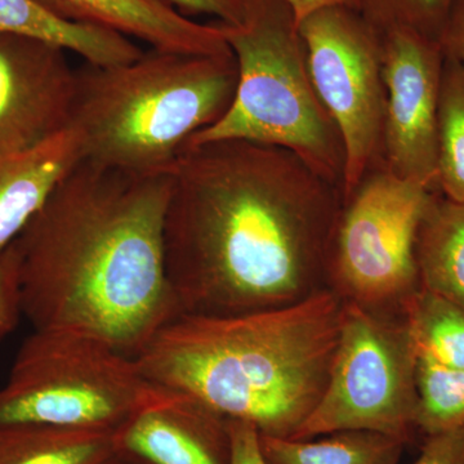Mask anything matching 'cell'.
<instances>
[{
    "mask_svg": "<svg viewBox=\"0 0 464 464\" xmlns=\"http://www.w3.org/2000/svg\"><path fill=\"white\" fill-rule=\"evenodd\" d=\"M169 173L164 261L179 315L273 310L331 288L342 190L293 152L188 143Z\"/></svg>",
    "mask_w": 464,
    "mask_h": 464,
    "instance_id": "cell-1",
    "label": "cell"
},
{
    "mask_svg": "<svg viewBox=\"0 0 464 464\" xmlns=\"http://www.w3.org/2000/svg\"><path fill=\"white\" fill-rule=\"evenodd\" d=\"M170 173L139 174L82 159L16 240L24 317L136 359L179 306L166 273Z\"/></svg>",
    "mask_w": 464,
    "mask_h": 464,
    "instance_id": "cell-2",
    "label": "cell"
},
{
    "mask_svg": "<svg viewBox=\"0 0 464 464\" xmlns=\"http://www.w3.org/2000/svg\"><path fill=\"white\" fill-rule=\"evenodd\" d=\"M344 299L328 288L273 310L174 317L137 364L151 383L199 400L259 435L293 438L322 399Z\"/></svg>",
    "mask_w": 464,
    "mask_h": 464,
    "instance_id": "cell-3",
    "label": "cell"
},
{
    "mask_svg": "<svg viewBox=\"0 0 464 464\" xmlns=\"http://www.w3.org/2000/svg\"><path fill=\"white\" fill-rule=\"evenodd\" d=\"M234 53L151 50L132 63L76 70L69 130L85 160L139 174L168 172L195 134L230 109Z\"/></svg>",
    "mask_w": 464,
    "mask_h": 464,
    "instance_id": "cell-4",
    "label": "cell"
},
{
    "mask_svg": "<svg viewBox=\"0 0 464 464\" xmlns=\"http://www.w3.org/2000/svg\"><path fill=\"white\" fill-rule=\"evenodd\" d=\"M221 24L237 60V93L227 112L188 143L241 140L285 149L342 190L343 141L314 87L288 2L246 0L240 24Z\"/></svg>",
    "mask_w": 464,
    "mask_h": 464,
    "instance_id": "cell-5",
    "label": "cell"
},
{
    "mask_svg": "<svg viewBox=\"0 0 464 464\" xmlns=\"http://www.w3.org/2000/svg\"><path fill=\"white\" fill-rule=\"evenodd\" d=\"M136 359L94 335L33 331L0 389V426L116 431L157 391Z\"/></svg>",
    "mask_w": 464,
    "mask_h": 464,
    "instance_id": "cell-6",
    "label": "cell"
},
{
    "mask_svg": "<svg viewBox=\"0 0 464 464\" xmlns=\"http://www.w3.org/2000/svg\"><path fill=\"white\" fill-rule=\"evenodd\" d=\"M417 351L401 313L344 299L328 383L293 440L362 430L411 441L417 429Z\"/></svg>",
    "mask_w": 464,
    "mask_h": 464,
    "instance_id": "cell-7",
    "label": "cell"
},
{
    "mask_svg": "<svg viewBox=\"0 0 464 464\" xmlns=\"http://www.w3.org/2000/svg\"><path fill=\"white\" fill-rule=\"evenodd\" d=\"M378 168L343 200L329 258V283L342 298L401 313L420 288L415 244L432 194Z\"/></svg>",
    "mask_w": 464,
    "mask_h": 464,
    "instance_id": "cell-8",
    "label": "cell"
},
{
    "mask_svg": "<svg viewBox=\"0 0 464 464\" xmlns=\"http://www.w3.org/2000/svg\"><path fill=\"white\" fill-rule=\"evenodd\" d=\"M298 27L314 87L343 141L344 200L366 174L384 167L381 30L347 5L319 9Z\"/></svg>",
    "mask_w": 464,
    "mask_h": 464,
    "instance_id": "cell-9",
    "label": "cell"
},
{
    "mask_svg": "<svg viewBox=\"0 0 464 464\" xmlns=\"http://www.w3.org/2000/svg\"><path fill=\"white\" fill-rule=\"evenodd\" d=\"M381 34L384 167L440 192L438 111L444 50L439 41L409 27H389Z\"/></svg>",
    "mask_w": 464,
    "mask_h": 464,
    "instance_id": "cell-10",
    "label": "cell"
},
{
    "mask_svg": "<svg viewBox=\"0 0 464 464\" xmlns=\"http://www.w3.org/2000/svg\"><path fill=\"white\" fill-rule=\"evenodd\" d=\"M66 52L0 34V158L39 148L69 130L76 70Z\"/></svg>",
    "mask_w": 464,
    "mask_h": 464,
    "instance_id": "cell-11",
    "label": "cell"
},
{
    "mask_svg": "<svg viewBox=\"0 0 464 464\" xmlns=\"http://www.w3.org/2000/svg\"><path fill=\"white\" fill-rule=\"evenodd\" d=\"M228 422L199 400L158 386L116 440L123 456L141 464H230Z\"/></svg>",
    "mask_w": 464,
    "mask_h": 464,
    "instance_id": "cell-12",
    "label": "cell"
},
{
    "mask_svg": "<svg viewBox=\"0 0 464 464\" xmlns=\"http://www.w3.org/2000/svg\"><path fill=\"white\" fill-rule=\"evenodd\" d=\"M67 23L101 27L148 43L151 50L230 53L221 23L192 20L168 0H35Z\"/></svg>",
    "mask_w": 464,
    "mask_h": 464,
    "instance_id": "cell-13",
    "label": "cell"
},
{
    "mask_svg": "<svg viewBox=\"0 0 464 464\" xmlns=\"http://www.w3.org/2000/svg\"><path fill=\"white\" fill-rule=\"evenodd\" d=\"M83 159L72 130L39 148L0 158V250L17 239L57 183Z\"/></svg>",
    "mask_w": 464,
    "mask_h": 464,
    "instance_id": "cell-14",
    "label": "cell"
},
{
    "mask_svg": "<svg viewBox=\"0 0 464 464\" xmlns=\"http://www.w3.org/2000/svg\"><path fill=\"white\" fill-rule=\"evenodd\" d=\"M0 34L51 43L97 66L132 63L143 53L132 39L121 34L67 23L35 0H0Z\"/></svg>",
    "mask_w": 464,
    "mask_h": 464,
    "instance_id": "cell-15",
    "label": "cell"
},
{
    "mask_svg": "<svg viewBox=\"0 0 464 464\" xmlns=\"http://www.w3.org/2000/svg\"><path fill=\"white\" fill-rule=\"evenodd\" d=\"M422 288L464 310V204L433 192L415 244Z\"/></svg>",
    "mask_w": 464,
    "mask_h": 464,
    "instance_id": "cell-16",
    "label": "cell"
},
{
    "mask_svg": "<svg viewBox=\"0 0 464 464\" xmlns=\"http://www.w3.org/2000/svg\"><path fill=\"white\" fill-rule=\"evenodd\" d=\"M121 457L116 431L0 426V464H115Z\"/></svg>",
    "mask_w": 464,
    "mask_h": 464,
    "instance_id": "cell-17",
    "label": "cell"
},
{
    "mask_svg": "<svg viewBox=\"0 0 464 464\" xmlns=\"http://www.w3.org/2000/svg\"><path fill=\"white\" fill-rule=\"evenodd\" d=\"M314 440L259 435L268 464H399L402 440L373 431L346 430Z\"/></svg>",
    "mask_w": 464,
    "mask_h": 464,
    "instance_id": "cell-18",
    "label": "cell"
},
{
    "mask_svg": "<svg viewBox=\"0 0 464 464\" xmlns=\"http://www.w3.org/2000/svg\"><path fill=\"white\" fill-rule=\"evenodd\" d=\"M418 357L464 371V310L420 286L401 307Z\"/></svg>",
    "mask_w": 464,
    "mask_h": 464,
    "instance_id": "cell-19",
    "label": "cell"
},
{
    "mask_svg": "<svg viewBox=\"0 0 464 464\" xmlns=\"http://www.w3.org/2000/svg\"><path fill=\"white\" fill-rule=\"evenodd\" d=\"M439 191L464 204V66L445 56L438 111Z\"/></svg>",
    "mask_w": 464,
    "mask_h": 464,
    "instance_id": "cell-20",
    "label": "cell"
},
{
    "mask_svg": "<svg viewBox=\"0 0 464 464\" xmlns=\"http://www.w3.org/2000/svg\"><path fill=\"white\" fill-rule=\"evenodd\" d=\"M417 429L424 435L464 424V371L418 357Z\"/></svg>",
    "mask_w": 464,
    "mask_h": 464,
    "instance_id": "cell-21",
    "label": "cell"
},
{
    "mask_svg": "<svg viewBox=\"0 0 464 464\" xmlns=\"http://www.w3.org/2000/svg\"><path fill=\"white\" fill-rule=\"evenodd\" d=\"M453 0H359V11L380 30L404 26L440 42Z\"/></svg>",
    "mask_w": 464,
    "mask_h": 464,
    "instance_id": "cell-22",
    "label": "cell"
},
{
    "mask_svg": "<svg viewBox=\"0 0 464 464\" xmlns=\"http://www.w3.org/2000/svg\"><path fill=\"white\" fill-rule=\"evenodd\" d=\"M23 316L20 259L12 243L0 250V342L14 331Z\"/></svg>",
    "mask_w": 464,
    "mask_h": 464,
    "instance_id": "cell-23",
    "label": "cell"
},
{
    "mask_svg": "<svg viewBox=\"0 0 464 464\" xmlns=\"http://www.w3.org/2000/svg\"><path fill=\"white\" fill-rule=\"evenodd\" d=\"M411 464H464V424L427 435L420 457Z\"/></svg>",
    "mask_w": 464,
    "mask_h": 464,
    "instance_id": "cell-24",
    "label": "cell"
},
{
    "mask_svg": "<svg viewBox=\"0 0 464 464\" xmlns=\"http://www.w3.org/2000/svg\"><path fill=\"white\" fill-rule=\"evenodd\" d=\"M186 16L209 14L219 23L237 25L246 14V0H168Z\"/></svg>",
    "mask_w": 464,
    "mask_h": 464,
    "instance_id": "cell-25",
    "label": "cell"
},
{
    "mask_svg": "<svg viewBox=\"0 0 464 464\" xmlns=\"http://www.w3.org/2000/svg\"><path fill=\"white\" fill-rule=\"evenodd\" d=\"M230 464H268L259 445V433L255 427L239 420H230Z\"/></svg>",
    "mask_w": 464,
    "mask_h": 464,
    "instance_id": "cell-26",
    "label": "cell"
},
{
    "mask_svg": "<svg viewBox=\"0 0 464 464\" xmlns=\"http://www.w3.org/2000/svg\"><path fill=\"white\" fill-rule=\"evenodd\" d=\"M440 43L445 56L454 58L464 66V0L451 3Z\"/></svg>",
    "mask_w": 464,
    "mask_h": 464,
    "instance_id": "cell-27",
    "label": "cell"
},
{
    "mask_svg": "<svg viewBox=\"0 0 464 464\" xmlns=\"http://www.w3.org/2000/svg\"><path fill=\"white\" fill-rule=\"evenodd\" d=\"M286 2L295 12L298 24L308 14L322 8L333 7V5H347V7L359 9V0H286Z\"/></svg>",
    "mask_w": 464,
    "mask_h": 464,
    "instance_id": "cell-28",
    "label": "cell"
},
{
    "mask_svg": "<svg viewBox=\"0 0 464 464\" xmlns=\"http://www.w3.org/2000/svg\"><path fill=\"white\" fill-rule=\"evenodd\" d=\"M115 464H141V463L136 462V460L130 459V458L125 457V456H123V454H121V457L119 458L118 462H116Z\"/></svg>",
    "mask_w": 464,
    "mask_h": 464,
    "instance_id": "cell-29",
    "label": "cell"
}]
</instances>
